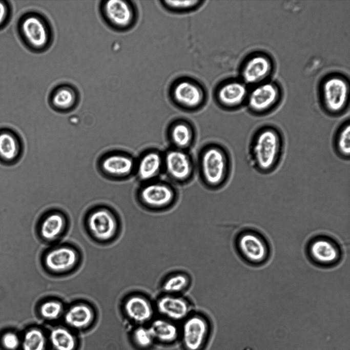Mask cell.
<instances>
[{
    "label": "cell",
    "mask_w": 350,
    "mask_h": 350,
    "mask_svg": "<svg viewBox=\"0 0 350 350\" xmlns=\"http://www.w3.org/2000/svg\"><path fill=\"white\" fill-rule=\"evenodd\" d=\"M139 192L141 202L150 209H164L172 204L175 198L173 189L162 182H146Z\"/></svg>",
    "instance_id": "obj_9"
},
{
    "label": "cell",
    "mask_w": 350,
    "mask_h": 350,
    "mask_svg": "<svg viewBox=\"0 0 350 350\" xmlns=\"http://www.w3.org/2000/svg\"><path fill=\"white\" fill-rule=\"evenodd\" d=\"M155 311L170 321L184 320L193 311V304L184 295L161 293L154 300Z\"/></svg>",
    "instance_id": "obj_8"
},
{
    "label": "cell",
    "mask_w": 350,
    "mask_h": 350,
    "mask_svg": "<svg viewBox=\"0 0 350 350\" xmlns=\"http://www.w3.org/2000/svg\"><path fill=\"white\" fill-rule=\"evenodd\" d=\"M87 225L91 234L100 241L111 239L117 228L114 215L110 210L103 208L96 209L89 214Z\"/></svg>",
    "instance_id": "obj_14"
},
{
    "label": "cell",
    "mask_w": 350,
    "mask_h": 350,
    "mask_svg": "<svg viewBox=\"0 0 350 350\" xmlns=\"http://www.w3.org/2000/svg\"><path fill=\"white\" fill-rule=\"evenodd\" d=\"M174 96L178 103L189 108L197 107L203 98L201 89L189 81L178 83L174 88Z\"/></svg>",
    "instance_id": "obj_21"
},
{
    "label": "cell",
    "mask_w": 350,
    "mask_h": 350,
    "mask_svg": "<svg viewBox=\"0 0 350 350\" xmlns=\"http://www.w3.org/2000/svg\"><path fill=\"white\" fill-rule=\"evenodd\" d=\"M284 149L282 132L276 127L265 125L254 133L250 154L256 169L263 174L273 172L278 166Z\"/></svg>",
    "instance_id": "obj_1"
},
{
    "label": "cell",
    "mask_w": 350,
    "mask_h": 350,
    "mask_svg": "<svg viewBox=\"0 0 350 350\" xmlns=\"http://www.w3.org/2000/svg\"><path fill=\"white\" fill-rule=\"evenodd\" d=\"M334 147L338 155L344 159H349L350 155V125L347 120L337 129L334 139Z\"/></svg>",
    "instance_id": "obj_27"
},
{
    "label": "cell",
    "mask_w": 350,
    "mask_h": 350,
    "mask_svg": "<svg viewBox=\"0 0 350 350\" xmlns=\"http://www.w3.org/2000/svg\"><path fill=\"white\" fill-rule=\"evenodd\" d=\"M19 30L25 45L34 52H46L53 43L54 33L52 24L39 12L31 11L24 15L19 22Z\"/></svg>",
    "instance_id": "obj_2"
},
{
    "label": "cell",
    "mask_w": 350,
    "mask_h": 350,
    "mask_svg": "<svg viewBox=\"0 0 350 350\" xmlns=\"http://www.w3.org/2000/svg\"><path fill=\"white\" fill-rule=\"evenodd\" d=\"M280 98V91L273 83L260 84L255 87L248 95L250 110L256 114L267 113L276 105Z\"/></svg>",
    "instance_id": "obj_10"
},
{
    "label": "cell",
    "mask_w": 350,
    "mask_h": 350,
    "mask_svg": "<svg viewBox=\"0 0 350 350\" xmlns=\"http://www.w3.org/2000/svg\"><path fill=\"white\" fill-rule=\"evenodd\" d=\"M46 339L43 333L38 328H32L24 335L22 342L23 350H45Z\"/></svg>",
    "instance_id": "obj_30"
},
{
    "label": "cell",
    "mask_w": 350,
    "mask_h": 350,
    "mask_svg": "<svg viewBox=\"0 0 350 350\" xmlns=\"http://www.w3.org/2000/svg\"><path fill=\"white\" fill-rule=\"evenodd\" d=\"M348 84L341 76L331 75L322 83V104L325 111L331 115H339L345 111L348 103Z\"/></svg>",
    "instance_id": "obj_7"
},
{
    "label": "cell",
    "mask_w": 350,
    "mask_h": 350,
    "mask_svg": "<svg viewBox=\"0 0 350 350\" xmlns=\"http://www.w3.org/2000/svg\"><path fill=\"white\" fill-rule=\"evenodd\" d=\"M167 4L170 7L177 9H186L188 8L193 7L196 5L198 1H166Z\"/></svg>",
    "instance_id": "obj_34"
},
{
    "label": "cell",
    "mask_w": 350,
    "mask_h": 350,
    "mask_svg": "<svg viewBox=\"0 0 350 350\" xmlns=\"http://www.w3.org/2000/svg\"><path fill=\"white\" fill-rule=\"evenodd\" d=\"M8 16V8L7 4L3 1H0V27L5 23Z\"/></svg>",
    "instance_id": "obj_35"
},
{
    "label": "cell",
    "mask_w": 350,
    "mask_h": 350,
    "mask_svg": "<svg viewBox=\"0 0 350 350\" xmlns=\"http://www.w3.org/2000/svg\"><path fill=\"white\" fill-rule=\"evenodd\" d=\"M101 167L108 175L123 177L132 173L134 162L130 156L122 153H112L104 158L101 162Z\"/></svg>",
    "instance_id": "obj_18"
},
{
    "label": "cell",
    "mask_w": 350,
    "mask_h": 350,
    "mask_svg": "<svg viewBox=\"0 0 350 350\" xmlns=\"http://www.w3.org/2000/svg\"><path fill=\"white\" fill-rule=\"evenodd\" d=\"M154 339L162 342H172L178 336V329L170 320L162 318L154 320L148 327Z\"/></svg>",
    "instance_id": "obj_24"
},
{
    "label": "cell",
    "mask_w": 350,
    "mask_h": 350,
    "mask_svg": "<svg viewBox=\"0 0 350 350\" xmlns=\"http://www.w3.org/2000/svg\"><path fill=\"white\" fill-rule=\"evenodd\" d=\"M93 318V312L86 304L79 303L72 305L65 315L67 324L76 328H82L88 325Z\"/></svg>",
    "instance_id": "obj_23"
},
{
    "label": "cell",
    "mask_w": 350,
    "mask_h": 350,
    "mask_svg": "<svg viewBox=\"0 0 350 350\" xmlns=\"http://www.w3.org/2000/svg\"><path fill=\"white\" fill-rule=\"evenodd\" d=\"M76 252L69 246H59L51 250L46 254L44 262L51 272L61 273L72 268L77 261Z\"/></svg>",
    "instance_id": "obj_17"
},
{
    "label": "cell",
    "mask_w": 350,
    "mask_h": 350,
    "mask_svg": "<svg viewBox=\"0 0 350 350\" xmlns=\"http://www.w3.org/2000/svg\"><path fill=\"white\" fill-rule=\"evenodd\" d=\"M163 167L168 175L174 180L184 181L193 172V164L185 150L174 148L166 153L163 157Z\"/></svg>",
    "instance_id": "obj_13"
},
{
    "label": "cell",
    "mask_w": 350,
    "mask_h": 350,
    "mask_svg": "<svg viewBox=\"0 0 350 350\" xmlns=\"http://www.w3.org/2000/svg\"><path fill=\"white\" fill-rule=\"evenodd\" d=\"M1 340L3 346L8 350L16 349L19 344L18 337L11 332H6L3 334Z\"/></svg>",
    "instance_id": "obj_33"
},
{
    "label": "cell",
    "mask_w": 350,
    "mask_h": 350,
    "mask_svg": "<svg viewBox=\"0 0 350 350\" xmlns=\"http://www.w3.org/2000/svg\"><path fill=\"white\" fill-rule=\"evenodd\" d=\"M305 254L311 262L318 267L330 268L337 266L343 258L340 243L334 237L318 234L312 236L305 246Z\"/></svg>",
    "instance_id": "obj_4"
},
{
    "label": "cell",
    "mask_w": 350,
    "mask_h": 350,
    "mask_svg": "<svg viewBox=\"0 0 350 350\" xmlns=\"http://www.w3.org/2000/svg\"><path fill=\"white\" fill-rule=\"evenodd\" d=\"M235 246L241 259L252 266L263 265L271 256L272 249L267 238L253 228H245L238 233Z\"/></svg>",
    "instance_id": "obj_3"
},
{
    "label": "cell",
    "mask_w": 350,
    "mask_h": 350,
    "mask_svg": "<svg viewBox=\"0 0 350 350\" xmlns=\"http://www.w3.org/2000/svg\"><path fill=\"white\" fill-rule=\"evenodd\" d=\"M192 283L190 275L181 271H174L168 274L162 280L160 290L162 294L184 295Z\"/></svg>",
    "instance_id": "obj_20"
},
{
    "label": "cell",
    "mask_w": 350,
    "mask_h": 350,
    "mask_svg": "<svg viewBox=\"0 0 350 350\" xmlns=\"http://www.w3.org/2000/svg\"><path fill=\"white\" fill-rule=\"evenodd\" d=\"M133 339L137 345L142 348L150 346L154 340L148 327L140 326L134 332Z\"/></svg>",
    "instance_id": "obj_32"
},
{
    "label": "cell",
    "mask_w": 350,
    "mask_h": 350,
    "mask_svg": "<svg viewBox=\"0 0 350 350\" xmlns=\"http://www.w3.org/2000/svg\"><path fill=\"white\" fill-rule=\"evenodd\" d=\"M80 93L73 84L64 82L55 85L50 91L48 102L56 111L66 113L72 111L79 104Z\"/></svg>",
    "instance_id": "obj_12"
},
{
    "label": "cell",
    "mask_w": 350,
    "mask_h": 350,
    "mask_svg": "<svg viewBox=\"0 0 350 350\" xmlns=\"http://www.w3.org/2000/svg\"><path fill=\"white\" fill-rule=\"evenodd\" d=\"M273 65L266 55L257 53L249 57L244 63L242 76L244 81L249 84L262 82L271 73Z\"/></svg>",
    "instance_id": "obj_16"
},
{
    "label": "cell",
    "mask_w": 350,
    "mask_h": 350,
    "mask_svg": "<svg viewBox=\"0 0 350 350\" xmlns=\"http://www.w3.org/2000/svg\"><path fill=\"white\" fill-rule=\"evenodd\" d=\"M65 223V219L60 213L48 214L41 224L40 233L42 238L48 241L56 239L62 233Z\"/></svg>",
    "instance_id": "obj_25"
},
{
    "label": "cell",
    "mask_w": 350,
    "mask_h": 350,
    "mask_svg": "<svg viewBox=\"0 0 350 350\" xmlns=\"http://www.w3.org/2000/svg\"><path fill=\"white\" fill-rule=\"evenodd\" d=\"M98 11L106 26L117 32L127 31L133 26L135 20V8L129 1H100Z\"/></svg>",
    "instance_id": "obj_6"
},
{
    "label": "cell",
    "mask_w": 350,
    "mask_h": 350,
    "mask_svg": "<svg viewBox=\"0 0 350 350\" xmlns=\"http://www.w3.org/2000/svg\"><path fill=\"white\" fill-rule=\"evenodd\" d=\"M50 342L56 350H74L76 341L74 336L66 328H53L50 334Z\"/></svg>",
    "instance_id": "obj_28"
},
{
    "label": "cell",
    "mask_w": 350,
    "mask_h": 350,
    "mask_svg": "<svg viewBox=\"0 0 350 350\" xmlns=\"http://www.w3.org/2000/svg\"><path fill=\"white\" fill-rule=\"evenodd\" d=\"M247 350H253V349H247Z\"/></svg>",
    "instance_id": "obj_36"
},
{
    "label": "cell",
    "mask_w": 350,
    "mask_h": 350,
    "mask_svg": "<svg viewBox=\"0 0 350 350\" xmlns=\"http://www.w3.org/2000/svg\"><path fill=\"white\" fill-rule=\"evenodd\" d=\"M163 157L157 151L145 152L140 157L137 167L139 179L148 182L158 175L163 167Z\"/></svg>",
    "instance_id": "obj_19"
},
{
    "label": "cell",
    "mask_w": 350,
    "mask_h": 350,
    "mask_svg": "<svg viewBox=\"0 0 350 350\" xmlns=\"http://www.w3.org/2000/svg\"><path fill=\"white\" fill-rule=\"evenodd\" d=\"M203 180L208 186L216 187L227 179L230 169V160L227 152L216 145L204 148L199 160Z\"/></svg>",
    "instance_id": "obj_5"
},
{
    "label": "cell",
    "mask_w": 350,
    "mask_h": 350,
    "mask_svg": "<svg viewBox=\"0 0 350 350\" xmlns=\"http://www.w3.org/2000/svg\"><path fill=\"white\" fill-rule=\"evenodd\" d=\"M218 96L223 105L230 107H237L242 103L246 98L247 89L243 83L232 81L220 89Z\"/></svg>",
    "instance_id": "obj_22"
},
{
    "label": "cell",
    "mask_w": 350,
    "mask_h": 350,
    "mask_svg": "<svg viewBox=\"0 0 350 350\" xmlns=\"http://www.w3.org/2000/svg\"><path fill=\"white\" fill-rule=\"evenodd\" d=\"M63 310L62 304L56 300H48L43 302L40 306L41 316L47 320L57 319Z\"/></svg>",
    "instance_id": "obj_31"
},
{
    "label": "cell",
    "mask_w": 350,
    "mask_h": 350,
    "mask_svg": "<svg viewBox=\"0 0 350 350\" xmlns=\"http://www.w3.org/2000/svg\"><path fill=\"white\" fill-rule=\"evenodd\" d=\"M123 308L128 318L138 323L150 321L155 311L154 300L148 295L139 292L127 298Z\"/></svg>",
    "instance_id": "obj_15"
},
{
    "label": "cell",
    "mask_w": 350,
    "mask_h": 350,
    "mask_svg": "<svg viewBox=\"0 0 350 350\" xmlns=\"http://www.w3.org/2000/svg\"><path fill=\"white\" fill-rule=\"evenodd\" d=\"M18 144L15 137L8 132L0 134V156L7 160H11L17 155Z\"/></svg>",
    "instance_id": "obj_29"
},
{
    "label": "cell",
    "mask_w": 350,
    "mask_h": 350,
    "mask_svg": "<svg viewBox=\"0 0 350 350\" xmlns=\"http://www.w3.org/2000/svg\"><path fill=\"white\" fill-rule=\"evenodd\" d=\"M169 136L174 148L185 150L192 143L194 133L188 123L178 122L170 128Z\"/></svg>",
    "instance_id": "obj_26"
},
{
    "label": "cell",
    "mask_w": 350,
    "mask_h": 350,
    "mask_svg": "<svg viewBox=\"0 0 350 350\" xmlns=\"http://www.w3.org/2000/svg\"><path fill=\"white\" fill-rule=\"evenodd\" d=\"M182 340L188 350H198L208 332V322L205 317L193 311L184 319Z\"/></svg>",
    "instance_id": "obj_11"
}]
</instances>
